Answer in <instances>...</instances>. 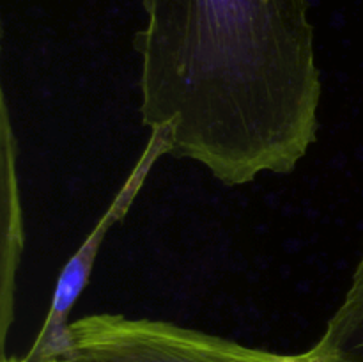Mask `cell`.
<instances>
[{"label":"cell","mask_w":363,"mask_h":362,"mask_svg":"<svg viewBox=\"0 0 363 362\" xmlns=\"http://www.w3.org/2000/svg\"><path fill=\"white\" fill-rule=\"evenodd\" d=\"M140 116L170 155L229 187L289 174L318 141L321 71L307 0H144Z\"/></svg>","instance_id":"obj_1"},{"label":"cell","mask_w":363,"mask_h":362,"mask_svg":"<svg viewBox=\"0 0 363 362\" xmlns=\"http://www.w3.org/2000/svg\"><path fill=\"white\" fill-rule=\"evenodd\" d=\"M55 362H308L301 353L252 348L172 322L89 314L71 322L69 346Z\"/></svg>","instance_id":"obj_2"},{"label":"cell","mask_w":363,"mask_h":362,"mask_svg":"<svg viewBox=\"0 0 363 362\" xmlns=\"http://www.w3.org/2000/svg\"><path fill=\"white\" fill-rule=\"evenodd\" d=\"M165 155H170L169 130H165V128L151 130V137L145 144L144 153L131 169L130 176L126 177L121 190L117 192L106 212L98 220L92 233L85 238L84 245L74 252L73 258L66 263V266L60 272L53 300L50 304L48 316H46L43 329L39 330L32 348L27 355L21 357V361L55 362L57 358L66 353L67 346H69V312L87 287L99 248H101L108 231L128 215L138 192L145 185L149 172L156 165V162Z\"/></svg>","instance_id":"obj_3"},{"label":"cell","mask_w":363,"mask_h":362,"mask_svg":"<svg viewBox=\"0 0 363 362\" xmlns=\"http://www.w3.org/2000/svg\"><path fill=\"white\" fill-rule=\"evenodd\" d=\"M2 133H4V248H2V355L6 353V339L13 319V293L16 270L20 265L21 243V206L16 177V138L9 123L6 98H2Z\"/></svg>","instance_id":"obj_4"},{"label":"cell","mask_w":363,"mask_h":362,"mask_svg":"<svg viewBox=\"0 0 363 362\" xmlns=\"http://www.w3.org/2000/svg\"><path fill=\"white\" fill-rule=\"evenodd\" d=\"M303 357L308 362H363V252L344 300Z\"/></svg>","instance_id":"obj_5"},{"label":"cell","mask_w":363,"mask_h":362,"mask_svg":"<svg viewBox=\"0 0 363 362\" xmlns=\"http://www.w3.org/2000/svg\"><path fill=\"white\" fill-rule=\"evenodd\" d=\"M2 362H23L21 357H7V355H2Z\"/></svg>","instance_id":"obj_6"}]
</instances>
